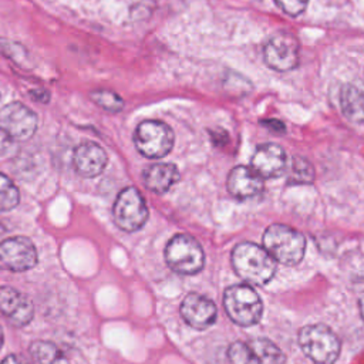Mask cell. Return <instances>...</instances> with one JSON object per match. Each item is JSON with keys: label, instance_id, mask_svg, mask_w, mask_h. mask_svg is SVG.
I'll return each mask as SVG.
<instances>
[{"label": "cell", "instance_id": "obj_1", "mask_svg": "<svg viewBox=\"0 0 364 364\" xmlns=\"http://www.w3.org/2000/svg\"><path fill=\"white\" fill-rule=\"evenodd\" d=\"M232 266L240 279L255 286L266 284L276 273V260L264 247L252 242H242L235 246Z\"/></svg>", "mask_w": 364, "mask_h": 364}, {"label": "cell", "instance_id": "obj_2", "mask_svg": "<svg viewBox=\"0 0 364 364\" xmlns=\"http://www.w3.org/2000/svg\"><path fill=\"white\" fill-rule=\"evenodd\" d=\"M263 247L276 262L294 266L304 256L306 239L299 230L287 225L273 223L263 235Z\"/></svg>", "mask_w": 364, "mask_h": 364}, {"label": "cell", "instance_id": "obj_3", "mask_svg": "<svg viewBox=\"0 0 364 364\" xmlns=\"http://www.w3.org/2000/svg\"><path fill=\"white\" fill-rule=\"evenodd\" d=\"M299 344L316 364H334L341 350L340 338L324 324L304 326L299 331Z\"/></svg>", "mask_w": 364, "mask_h": 364}, {"label": "cell", "instance_id": "obj_4", "mask_svg": "<svg viewBox=\"0 0 364 364\" xmlns=\"http://www.w3.org/2000/svg\"><path fill=\"white\" fill-rule=\"evenodd\" d=\"M223 306L230 320L245 327L256 324L263 313L260 296L247 284L229 286L223 294Z\"/></svg>", "mask_w": 364, "mask_h": 364}, {"label": "cell", "instance_id": "obj_5", "mask_svg": "<svg viewBox=\"0 0 364 364\" xmlns=\"http://www.w3.org/2000/svg\"><path fill=\"white\" fill-rule=\"evenodd\" d=\"M165 260L168 266L179 274H195L205 263L203 249L199 242L185 233H178L165 246Z\"/></svg>", "mask_w": 364, "mask_h": 364}, {"label": "cell", "instance_id": "obj_6", "mask_svg": "<svg viewBox=\"0 0 364 364\" xmlns=\"http://www.w3.org/2000/svg\"><path fill=\"white\" fill-rule=\"evenodd\" d=\"M173 141L175 136L171 127L156 119L142 121L134 132V142L138 152L151 159L168 155L173 146Z\"/></svg>", "mask_w": 364, "mask_h": 364}, {"label": "cell", "instance_id": "obj_7", "mask_svg": "<svg viewBox=\"0 0 364 364\" xmlns=\"http://www.w3.org/2000/svg\"><path fill=\"white\" fill-rule=\"evenodd\" d=\"M112 215L118 228L125 232H135L145 225L148 208L139 191L134 186H128L117 196Z\"/></svg>", "mask_w": 364, "mask_h": 364}, {"label": "cell", "instance_id": "obj_8", "mask_svg": "<svg viewBox=\"0 0 364 364\" xmlns=\"http://www.w3.org/2000/svg\"><path fill=\"white\" fill-rule=\"evenodd\" d=\"M300 60V44L294 34L279 31L273 34L264 46V61L274 71H290Z\"/></svg>", "mask_w": 364, "mask_h": 364}, {"label": "cell", "instance_id": "obj_9", "mask_svg": "<svg viewBox=\"0 0 364 364\" xmlns=\"http://www.w3.org/2000/svg\"><path fill=\"white\" fill-rule=\"evenodd\" d=\"M0 128L13 141H26L37 129V115L21 102H10L0 108Z\"/></svg>", "mask_w": 364, "mask_h": 364}, {"label": "cell", "instance_id": "obj_10", "mask_svg": "<svg viewBox=\"0 0 364 364\" xmlns=\"http://www.w3.org/2000/svg\"><path fill=\"white\" fill-rule=\"evenodd\" d=\"M37 263V252L33 242L24 236H14L0 242V269L24 272Z\"/></svg>", "mask_w": 364, "mask_h": 364}, {"label": "cell", "instance_id": "obj_11", "mask_svg": "<svg viewBox=\"0 0 364 364\" xmlns=\"http://www.w3.org/2000/svg\"><path fill=\"white\" fill-rule=\"evenodd\" d=\"M216 314L218 310L215 303L199 293H189L181 304V316L196 330L210 327L216 320Z\"/></svg>", "mask_w": 364, "mask_h": 364}, {"label": "cell", "instance_id": "obj_12", "mask_svg": "<svg viewBox=\"0 0 364 364\" xmlns=\"http://www.w3.org/2000/svg\"><path fill=\"white\" fill-rule=\"evenodd\" d=\"M0 313L14 326H26L34 316V307L26 294L13 287L1 286Z\"/></svg>", "mask_w": 364, "mask_h": 364}, {"label": "cell", "instance_id": "obj_13", "mask_svg": "<svg viewBox=\"0 0 364 364\" xmlns=\"http://www.w3.org/2000/svg\"><path fill=\"white\" fill-rule=\"evenodd\" d=\"M286 152L276 144H262L252 156V169L263 179L280 176L286 169Z\"/></svg>", "mask_w": 364, "mask_h": 364}, {"label": "cell", "instance_id": "obj_14", "mask_svg": "<svg viewBox=\"0 0 364 364\" xmlns=\"http://www.w3.org/2000/svg\"><path fill=\"white\" fill-rule=\"evenodd\" d=\"M107 161L108 156L105 151L95 142H82L73 154V165L84 178H94L100 175L104 171Z\"/></svg>", "mask_w": 364, "mask_h": 364}, {"label": "cell", "instance_id": "obj_15", "mask_svg": "<svg viewBox=\"0 0 364 364\" xmlns=\"http://www.w3.org/2000/svg\"><path fill=\"white\" fill-rule=\"evenodd\" d=\"M228 191L239 200L255 198L263 191V178L252 166H235L228 176Z\"/></svg>", "mask_w": 364, "mask_h": 364}, {"label": "cell", "instance_id": "obj_16", "mask_svg": "<svg viewBox=\"0 0 364 364\" xmlns=\"http://www.w3.org/2000/svg\"><path fill=\"white\" fill-rule=\"evenodd\" d=\"M340 107L348 121L364 125V84H344L340 92Z\"/></svg>", "mask_w": 364, "mask_h": 364}, {"label": "cell", "instance_id": "obj_17", "mask_svg": "<svg viewBox=\"0 0 364 364\" xmlns=\"http://www.w3.org/2000/svg\"><path fill=\"white\" fill-rule=\"evenodd\" d=\"M144 185L155 193H165L179 181V171L173 164H154L142 172Z\"/></svg>", "mask_w": 364, "mask_h": 364}, {"label": "cell", "instance_id": "obj_18", "mask_svg": "<svg viewBox=\"0 0 364 364\" xmlns=\"http://www.w3.org/2000/svg\"><path fill=\"white\" fill-rule=\"evenodd\" d=\"M256 364H283L286 361V357L283 351L270 340L264 337L252 338L247 341Z\"/></svg>", "mask_w": 364, "mask_h": 364}, {"label": "cell", "instance_id": "obj_19", "mask_svg": "<svg viewBox=\"0 0 364 364\" xmlns=\"http://www.w3.org/2000/svg\"><path fill=\"white\" fill-rule=\"evenodd\" d=\"M30 353L38 364H70L64 353L51 341H34Z\"/></svg>", "mask_w": 364, "mask_h": 364}, {"label": "cell", "instance_id": "obj_20", "mask_svg": "<svg viewBox=\"0 0 364 364\" xmlns=\"http://www.w3.org/2000/svg\"><path fill=\"white\" fill-rule=\"evenodd\" d=\"M20 199V193L17 186L13 183V181L6 176L4 173H0V212L11 210L17 206Z\"/></svg>", "mask_w": 364, "mask_h": 364}, {"label": "cell", "instance_id": "obj_21", "mask_svg": "<svg viewBox=\"0 0 364 364\" xmlns=\"http://www.w3.org/2000/svg\"><path fill=\"white\" fill-rule=\"evenodd\" d=\"M314 181V169L311 164L300 156L291 159L289 183H311Z\"/></svg>", "mask_w": 364, "mask_h": 364}, {"label": "cell", "instance_id": "obj_22", "mask_svg": "<svg viewBox=\"0 0 364 364\" xmlns=\"http://www.w3.org/2000/svg\"><path fill=\"white\" fill-rule=\"evenodd\" d=\"M91 100L101 108L109 112H118L124 108V100L109 90H95L90 94Z\"/></svg>", "mask_w": 364, "mask_h": 364}, {"label": "cell", "instance_id": "obj_23", "mask_svg": "<svg viewBox=\"0 0 364 364\" xmlns=\"http://www.w3.org/2000/svg\"><path fill=\"white\" fill-rule=\"evenodd\" d=\"M228 357L232 364H256L249 344L243 341L233 343L228 350Z\"/></svg>", "mask_w": 364, "mask_h": 364}, {"label": "cell", "instance_id": "obj_24", "mask_svg": "<svg viewBox=\"0 0 364 364\" xmlns=\"http://www.w3.org/2000/svg\"><path fill=\"white\" fill-rule=\"evenodd\" d=\"M274 3L283 13L296 17L304 11L309 0H274Z\"/></svg>", "mask_w": 364, "mask_h": 364}, {"label": "cell", "instance_id": "obj_25", "mask_svg": "<svg viewBox=\"0 0 364 364\" xmlns=\"http://www.w3.org/2000/svg\"><path fill=\"white\" fill-rule=\"evenodd\" d=\"M13 139L0 128V156L7 155L11 151Z\"/></svg>", "mask_w": 364, "mask_h": 364}, {"label": "cell", "instance_id": "obj_26", "mask_svg": "<svg viewBox=\"0 0 364 364\" xmlns=\"http://www.w3.org/2000/svg\"><path fill=\"white\" fill-rule=\"evenodd\" d=\"M0 364H31V363L18 354H11V355H7Z\"/></svg>", "mask_w": 364, "mask_h": 364}, {"label": "cell", "instance_id": "obj_27", "mask_svg": "<svg viewBox=\"0 0 364 364\" xmlns=\"http://www.w3.org/2000/svg\"><path fill=\"white\" fill-rule=\"evenodd\" d=\"M358 309H360V314H361V318L364 321V293L360 296L358 299Z\"/></svg>", "mask_w": 364, "mask_h": 364}, {"label": "cell", "instance_id": "obj_28", "mask_svg": "<svg viewBox=\"0 0 364 364\" xmlns=\"http://www.w3.org/2000/svg\"><path fill=\"white\" fill-rule=\"evenodd\" d=\"M1 346H3V330L0 327V348H1Z\"/></svg>", "mask_w": 364, "mask_h": 364}]
</instances>
